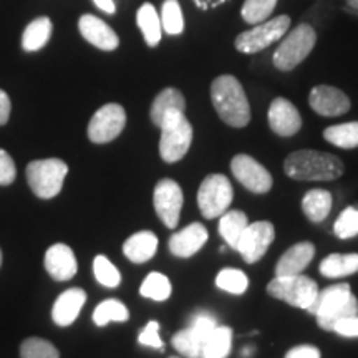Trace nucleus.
I'll return each instance as SVG.
<instances>
[{"instance_id":"nucleus-22","label":"nucleus","mask_w":358,"mask_h":358,"mask_svg":"<svg viewBox=\"0 0 358 358\" xmlns=\"http://www.w3.org/2000/svg\"><path fill=\"white\" fill-rule=\"evenodd\" d=\"M352 295H353L352 289L348 284L330 285V287H327L324 290H319L315 301L308 306L307 312L315 317L325 315V313L332 312L334 308H337L338 306H342V303H345Z\"/></svg>"},{"instance_id":"nucleus-30","label":"nucleus","mask_w":358,"mask_h":358,"mask_svg":"<svg viewBox=\"0 0 358 358\" xmlns=\"http://www.w3.org/2000/svg\"><path fill=\"white\" fill-rule=\"evenodd\" d=\"M171 282H169L166 275L161 274V272H151V274H148L140 287V294L143 297L151 299V301L156 302L168 301L171 297Z\"/></svg>"},{"instance_id":"nucleus-34","label":"nucleus","mask_w":358,"mask_h":358,"mask_svg":"<svg viewBox=\"0 0 358 358\" xmlns=\"http://www.w3.org/2000/svg\"><path fill=\"white\" fill-rule=\"evenodd\" d=\"M159 19L161 27L168 35H181L185 32V17L178 0H164Z\"/></svg>"},{"instance_id":"nucleus-21","label":"nucleus","mask_w":358,"mask_h":358,"mask_svg":"<svg viewBox=\"0 0 358 358\" xmlns=\"http://www.w3.org/2000/svg\"><path fill=\"white\" fill-rule=\"evenodd\" d=\"M158 250V237L151 231H140L128 237L123 244V254L134 264H145L155 257Z\"/></svg>"},{"instance_id":"nucleus-42","label":"nucleus","mask_w":358,"mask_h":358,"mask_svg":"<svg viewBox=\"0 0 358 358\" xmlns=\"http://www.w3.org/2000/svg\"><path fill=\"white\" fill-rule=\"evenodd\" d=\"M17 168L12 156L6 150H0V186H8L15 181Z\"/></svg>"},{"instance_id":"nucleus-49","label":"nucleus","mask_w":358,"mask_h":358,"mask_svg":"<svg viewBox=\"0 0 358 358\" xmlns=\"http://www.w3.org/2000/svg\"><path fill=\"white\" fill-rule=\"evenodd\" d=\"M348 7L353 8V10H358V0H347Z\"/></svg>"},{"instance_id":"nucleus-41","label":"nucleus","mask_w":358,"mask_h":358,"mask_svg":"<svg viewBox=\"0 0 358 358\" xmlns=\"http://www.w3.org/2000/svg\"><path fill=\"white\" fill-rule=\"evenodd\" d=\"M138 342L140 345L145 347H153L156 350H164V343L159 337V324L156 320H150L146 324L145 329L141 330L140 335H138Z\"/></svg>"},{"instance_id":"nucleus-13","label":"nucleus","mask_w":358,"mask_h":358,"mask_svg":"<svg viewBox=\"0 0 358 358\" xmlns=\"http://www.w3.org/2000/svg\"><path fill=\"white\" fill-rule=\"evenodd\" d=\"M308 105L317 115L335 118L350 111L352 103L342 90L330 87V85H317L308 95Z\"/></svg>"},{"instance_id":"nucleus-4","label":"nucleus","mask_w":358,"mask_h":358,"mask_svg":"<svg viewBox=\"0 0 358 358\" xmlns=\"http://www.w3.org/2000/svg\"><path fill=\"white\" fill-rule=\"evenodd\" d=\"M25 174L35 196L40 199H52L60 194L69 166L58 158L35 159L27 166Z\"/></svg>"},{"instance_id":"nucleus-29","label":"nucleus","mask_w":358,"mask_h":358,"mask_svg":"<svg viewBox=\"0 0 358 358\" xmlns=\"http://www.w3.org/2000/svg\"><path fill=\"white\" fill-rule=\"evenodd\" d=\"M325 141L342 150H355L358 148V122H348L325 128Z\"/></svg>"},{"instance_id":"nucleus-48","label":"nucleus","mask_w":358,"mask_h":358,"mask_svg":"<svg viewBox=\"0 0 358 358\" xmlns=\"http://www.w3.org/2000/svg\"><path fill=\"white\" fill-rule=\"evenodd\" d=\"M252 353H254V347H245L243 350V357L248 358V357L252 355Z\"/></svg>"},{"instance_id":"nucleus-39","label":"nucleus","mask_w":358,"mask_h":358,"mask_svg":"<svg viewBox=\"0 0 358 358\" xmlns=\"http://www.w3.org/2000/svg\"><path fill=\"white\" fill-rule=\"evenodd\" d=\"M22 358H60L57 347L48 340L30 337L27 338L20 347Z\"/></svg>"},{"instance_id":"nucleus-28","label":"nucleus","mask_w":358,"mask_h":358,"mask_svg":"<svg viewBox=\"0 0 358 358\" xmlns=\"http://www.w3.org/2000/svg\"><path fill=\"white\" fill-rule=\"evenodd\" d=\"M232 348V329L217 325L204 342V358H227Z\"/></svg>"},{"instance_id":"nucleus-7","label":"nucleus","mask_w":358,"mask_h":358,"mask_svg":"<svg viewBox=\"0 0 358 358\" xmlns=\"http://www.w3.org/2000/svg\"><path fill=\"white\" fill-rule=\"evenodd\" d=\"M289 27V15H277L274 19H268L262 22V24L254 25V29L237 35L234 40L236 50L241 53H248V55L262 52L268 45L282 40V37L287 34Z\"/></svg>"},{"instance_id":"nucleus-51","label":"nucleus","mask_w":358,"mask_h":358,"mask_svg":"<svg viewBox=\"0 0 358 358\" xmlns=\"http://www.w3.org/2000/svg\"><path fill=\"white\" fill-rule=\"evenodd\" d=\"M169 358H179V357H169Z\"/></svg>"},{"instance_id":"nucleus-18","label":"nucleus","mask_w":358,"mask_h":358,"mask_svg":"<svg viewBox=\"0 0 358 358\" xmlns=\"http://www.w3.org/2000/svg\"><path fill=\"white\" fill-rule=\"evenodd\" d=\"M315 256V245L310 241H302V243L294 244L282 254L279 261L275 264V275L277 277H289L299 275L308 267Z\"/></svg>"},{"instance_id":"nucleus-45","label":"nucleus","mask_w":358,"mask_h":358,"mask_svg":"<svg viewBox=\"0 0 358 358\" xmlns=\"http://www.w3.org/2000/svg\"><path fill=\"white\" fill-rule=\"evenodd\" d=\"M10 98L3 90H0V127L8 122V116H10Z\"/></svg>"},{"instance_id":"nucleus-12","label":"nucleus","mask_w":358,"mask_h":358,"mask_svg":"<svg viewBox=\"0 0 358 358\" xmlns=\"http://www.w3.org/2000/svg\"><path fill=\"white\" fill-rule=\"evenodd\" d=\"M231 171L245 189L256 194H266L274 185L272 174L249 155H236L231 161Z\"/></svg>"},{"instance_id":"nucleus-2","label":"nucleus","mask_w":358,"mask_h":358,"mask_svg":"<svg viewBox=\"0 0 358 358\" xmlns=\"http://www.w3.org/2000/svg\"><path fill=\"white\" fill-rule=\"evenodd\" d=\"M214 110L227 127L245 128L250 123V105L243 85L232 75H221L211 83Z\"/></svg>"},{"instance_id":"nucleus-1","label":"nucleus","mask_w":358,"mask_h":358,"mask_svg":"<svg viewBox=\"0 0 358 358\" xmlns=\"http://www.w3.org/2000/svg\"><path fill=\"white\" fill-rule=\"evenodd\" d=\"M284 171L295 181H335L345 171L343 161L332 153L299 150L284 161Z\"/></svg>"},{"instance_id":"nucleus-36","label":"nucleus","mask_w":358,"mask_h":358,"mask_svg":"<svg viewBox=\"0 0 358 358\" xmlns=\"http://www.w3.org/2000/svg\"><path fill=\"white\" fill-rule=\"evenodd\" d=\"M357 313H358V301L355 295H352L345 303H342V306L334 308L332 312L317 317V325H319L322 330H327V332H334V327L337 322H340L342 319H347V317L357 315Z\"/></svg>"},{"instance_id":"nucleus-14","label":"nucleus","mask_w":358,"mask_h":358,"mask_svg":"<svg viewBox=\"0 0 358 358\" xmlns=\"http://www.w3.org/2000/svg\"><path fill=\"white\" fill-rule=\"evenodd\" d=\"M267 122L272 131L282 138L294 136L302 128V116L299 110L295 108L292 101L282 96L275 98L268 106Z\"/></svg>"},{"instance_id":"nucleus-23","label":"nucleus","mask_w":358,"mask_h":358,"mask_svg":"<svg viewBox=\"0 0 358 358\" xmlns=\"http://www.w3.org/2000/svg\"><path fill=\"white\" fill-rule=\"evenodd\" d=\"M320 274L327 279H342V277L353 275L358 272V254H329L319 267Z\"/></svg>"},{"instance_id":"nucleus-20","label":"nucleus","mask_w":358,"mask_h":358,"mask_svg":"<svg viewBox=\"0 0 358 358\" xmlns=\"http://www.w3.org/2000/svg\"><path fill=\"white\" fill-rule=\"evenodd\" d=\"M87 302V292L83 289L73 287L65 290L58 295V299L53 303L52 319L58 327H69L77 320V317L82 312V308Z\"/></svg>"},{"instance_id":"nucleus-33","label":"nucleus","mask_w":358,"mask_h":358,"mask_svg":"<svg viewBox=\"0 0 358 358\" xmlns=\"http://www.w3.org/2000/svg\"><path fill=\"white\" fill-rule=\"evenodd\" d=\"M216 285L224 292L243 295L249 287V279L243 271L234 267H224L216 275Z\"/></svg>"},{"instance_id":"nucleus-9","label":"nucleus","mask_w":358,"mask_h":358,"mask_svg":"<svg viewBox=\"0 0 358 358\" xmlns=\"http://www.w3.org/2000/svg\"><path fill=\"white\" fill-rule=\"evenodd\" d=\"M127 127V111L118 103L103 105L88 123V138L96 145L116 140Z\"/></svg>"},{"instance_id":"nucleus-6","label":"nucleus","mask_w":358,"mask_h":358,"mask_svg":"<svg viewBox=\"0 0 358 358\" xmlns=\"http://www.w3.org/2000/svg\"><path fill=\"white\" fill-rule=\"evenodd\" d=\"M234 189L229 178L221 173L208 174L198 189V208L206 219L221 217L229 209Z\"/></svg>"},{"instance_id":"nucleus-24","label":"nucleus","mask_w":358,"mask_h":358,"mask_svg":"<svg viewBox=\"0 0 358 358\" xmlns=\"http://www.w3.org/2000/svg\"><path fill=\"white\" fill-rule=\"evenodd\" d=\"M249 226V219L245 213L237 211V209H227L226 213L219 217V234L224 239L226 245L231 249H237L241 237H243L245 227Z\"/></svg>"},{"instance_id":"nucleus-38","label":"nucleus","mask_w":358,"mask_h":358,"mask_svg":"<svg viewBox=\"0 0 358 358\" xmlns=\"http://www.w3.org/2000/svg\"><path fill=\"white\" fill-rule=\"evenodd\" d=\"M334 232L338 239H353L358 236V206H348L340 213L334 224Z\"/></svg>"},{"instance_id":"nucleus-46","label":"nucleus","mask_w":358,"mask_h":358,"mask_svg":"<svg viewBox=\"0 0 358 358\" xmlns=\"http://www.w3.org/2000/svg\"><path fill=\"white\" fill-rule=\"evenodd\" d=\"M192 2H194L196 7L201 8V10H209V8H216L219 6H222L227 0H192Z\"/></svg>"},{"instance_id":"nucleus-8","label":"nucleus","mask_w":358,"mask_h":358,"mask_svg":"<svg viewBox=\"0 0 358 358\" xmlns=\"http://www.w3.org/2000/svg\"><path fill=\"white\" fill-rule=\"evenodd\" d=\"M159 138V156L164 163L173 164L181 161L189 151L192 143V124L186 115H179L176 118L164 123Z\"/></svg>"},{"instance_id":"nucleus-19","label":"nucleus","mask_w":358,"mask_h":358,"mask_svg":"<svg viewBox=\"0 0 358 358\" xmlns=\"http://www.w3.org/2000/svg\"><path fill=\"white\" fill-rule=\"evenodd\" d=\"M45 268L58 282L70 280L78 271L77 257L66 244H53L45 254Z\"/></svg>"},{"instance_id":"nucleus-31","label":"nucleus","mask_w":358,"mask_h":358,"mask_svg":"<svg viewBox=\"0 0 358 358\" xmlns=\"http://www.w3.org/2000/svg\"><path fill=\"white\" fill-rule=\"evenodd\" d=\"M173 347L181 353L182 357L186 358H204L203 348H204V340L196 335L192 330L187 327V329L179 330L173 335L171 338Z\"/></svg>"},{"instance_id":"nucleus-50","label":"nucleus","mask_w":358,"mask_h":358,"mask_svg":"<svg viewBox=\"0 0 358 358\" xmlns=\"http://www.w3.org/2000/svg\"><path fill=\"white\" fill-rule=\"evenodd\" d=\"M0 266H2V250H0Z\"/></svg>"},{"instance_id":"nucleus-26","label":"nucleus","mask_w":358,"mask_h":358,"mask_svg":"<svg viewBox=\"0 0 358 358\" xmlns=\"http://www.w3.org/2000/svg\"><path fill=\"white\" fill-rule=\"evenodd\" d=\"M136 24L140 27L148 47H158L163 27H161L159 13L156 12L153 3H143L136 13Z\"/></svg>"},{"instance_id":"nucleus-17","label":"nucleus","mask_w":358,"mask_h":358,"mask_svg":"<svg viewBox=\"0 0 358 358\" xmlns=\"http://www.w3.org/2000/svg\"><path fill=\"white\" fill-rule=\"evenodd\" d=\"M186 98L178 88H164L156 95L153 105L150 110V118L155 127L161 128L169 120L176 118L179 115H185Z\"/></svg>"},{"instance_id":"nucleus-47","label":"nucleus","mask_w":358,"mask_h":358,"mask_svg":"<svg viewBox=\"0 0 358 358\" xmlns=\"http://www.w3.org/2000/svg\"><path fill=\"white\" fill-rule=\"evenodd\" d=\"M93 3H95L100 10L110 13V15H113V13L116 12L115 0H93Z\"/></svg>"},{"instance_id":"nucleus-3","label":"nucleus","mask_w":358,"mask_h":358,"mask_svg":"<svg viewBox=\"0 0 358 358\" xmlns=\"http://www.w3.org/2000/svg\"><path fill=\"white\" fill-rule=\"evenodd\" d=\"M315 43L317 32L313 27L307 24L297 25L285 37H282V42L272 57V64L280 71L294 70L310 55Z\"/></svg>"},{"instance_id":"nucleus-35","label":"nucleus","mask_w":358,"mask_h":358,"mask_svg":"<svg viewBox=\"0 0 358 358\" xmlns=\"http://www.w3.org/2000/svg\"><path fill=\"white\" fill-rule=\"evenodd\" d=\"M277 0H245L241 8V17L249 25H257L268 20L271 13L274 12Z\"/></svg>"},{"instance_id":"nucleus-11","label":"nucleus","mask_w":358,"mask_h":358,"mask_svg":"<svg viewBox=\"0 0 358 358\" xmlns=\"http://www.w3.org/2000/svg\"><path fill=\"white\" fill-rule=\"evenodd\" d=\"M274 239L275 227L271 221L252 222L245 227L236 250L248 264H256L266 256V252L271 248V244L274 243Z\"/></svg>"},{"instance_id":"nucleus-37","label":"nucleus","mask_w":358,"mask_h":358,"mask_svg":"<svg viewBox=\"0 0 358 358\" xmlns=\"http://www.w3.org/2000/svg\"><path fill=\"white\" fill-rule=\"evenodd\" d=\"M93 274H95L96 280L100 282L101 285L110 289L118 287L120 282H122V274H120V271L115 267V264L105 256L95 257V261H93Z\"/></svg>"},{"instance_id":"nucleus-44","label":"nucleus","mask_w":358,"mask_h":358,"mask_svg":"<svg viewBox=\"0 0 358 358\" xmlns=\"http://www.w3.org/2000/svg\"><path fill=\"white\" fill-rule=\"evenodd\" d=\"M285 358H322L320 350L313 345H297L285 353Z\"/></svg>"},{"instance_id":"nucleus-40","label":"nucleus","mask_w":358,"mask_h":358,"mask_svg":"<svg viewBox=\"0 0 358 358\" xmlns=\"http://www.w3.org/2000/svg\"><path fill=\"white\" fill-rule=\"evenodd\" d=\"M219 324H217V319L213 315L211 312L208 310H198L192 313L191 317V324H189V329L194 332L196 335H199L201 338L204 340L209 337V335L213 334V330L216 329Z\"/></svg>"},{"instance_id":"nucleus-10","label":"nucleus","mask_w":358,"mask_h":358,"mask_svg":"<svg viewBox=\"0 0 358 358\" xmlns=\"http://www.w3.org/2000/svg\"><path fill=\"white\" fill-rule=\"evenodd\" d=\"M182 203H185L182 189L174 179L164 178L158 181V185L155 186L153 192L155 211L158 214L159 221L163 222L168 229H176L179 216H181Z\"/></svg>"},{"instance_id":"nucleus-16","label":"nucleus","mask_w":358,"mask_h":358,"mask_svg":"<svg viewBox=\"0 0 358 358\" xmlns=\"http://www.w3.org/2000/svg\"><path fill=\"white\" fill-rule=\"evenodd\" d=\"M208 229H206L203 224L192 222L189 226H186L185 229L174 232L169 237V252L181 259L192 257L204 248V244L208 243Z\"/></svg>"},{"instance_id":"nucleus-32","label":"nucleus","mask_w":358,"mask_h":358,"mask_svg":"<svg viewBox=\"0 0 358 358\" xmlns=\"http://www.w3.org/2000/svg\"><path fill=\"white\" fill-rule=\"evenodd\" d=\"M129 319V312L123 302L116 299L103 301L100 306H96L93 312V322L96 327H105L110 322H127Z\"/></svg>"},{"instance_id":"nucleus-15","label":"nucleus","mask_w":358,"mask_h":358,"mask_svg":"<svg viewBox=\"0 0 358 358\" xmlns=\"http://www.w3.org/2000/svg\"><path fill=\"white\" fill-rule=\"evenodd\" d=\"M78 30L88 43L100 48V50L113 52L118 48L120 38L115 30L101 19L92 15V13H85V15L80 17Z\"/></svg>"},{"instance_id":"nucleus-27","label":"nucleus","mask_w":358,"mask_h":358,"mask_svg":"<svg viewBox=\"0 0 358 358\" xmlns=\"http://www.w3.org/2000/svg\"><path fill=\"white\" fill-rule=\"evenodd\" d=\"M52 20L48 17H38L30 22L22 35V47L25 52H37L48 43L52 35Z\"/></svg>"},{"instance_id":"nucleus-5","label":"nucleus","mask_w":358,"mask_h":358,"mask_svg":"<svg viewBox=\"0 0 358 358\" xmlns=\"http://www.w3.org/2000/svg\"><path fill=\"white\" fill-rule=\"evenodd\" d=\"M267 294L271 297L282 301L295 308L307 310L308 306L315 301L319 294L317 282L307 275H289V277H274L267 284Z\"/></svg>"},{"instance_id":"nucleus-25","label":"nucleus","mask_w":358,"mask_h":358,"mask_svg":"<svg viewBox=\"0 0 358 358\" xmlns=\"http://www.w3.org/2000/svg\"><path fill=\"white\" fill-rule=\"evenodd\" d=\"M332 194L327 189H310L302 199V211L308 221L319 224L332 211Z\"/></svg>"},{"instance_id":"nucleus-43","label":"nucleus","mask_w":358,"mask_h":358,"mask_svg":"<svg viewBox=\"0 0 358 358\" xmlns=\"http://www.w3.org/2000/svg\"><path fill=\"white\" fill-rule=\"evenodd\" d=\"M334 332L345 338H357L358 337V313L357 315L347 317L337 322L334 327Z\"/></svg>"}]
</instances>
